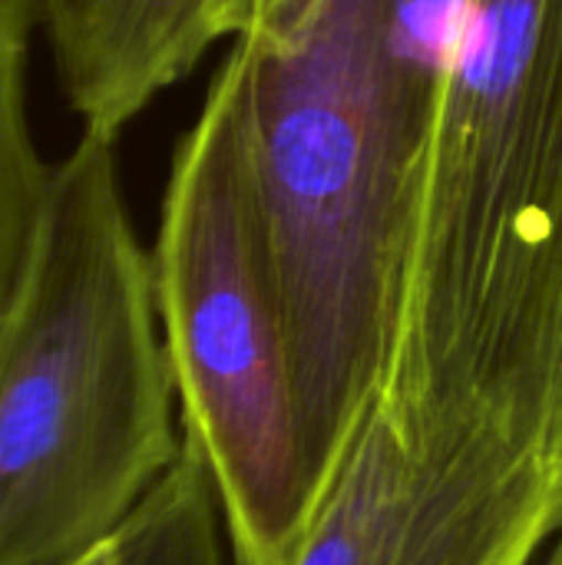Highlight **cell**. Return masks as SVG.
<instances>
[{"mask_svg":"<svg viewBox=\"0 0 562 565\" xmlns=\"http://www.w3.org/2000/svg\"><path fill=\"white\" fill-rule=\"evenodd\" d=\"M378 565L562 523V0H457L378 391L325 493Z\"/></svg>","mask_w":562,"mask_h":565,"instance_id":"1","label":"cell"},{"mask_svg":"<svg viewBox=\"0 0 562 565\" xmlns=\"http://www.w3.org/2000/svg\"><path fill=\"white\" fill-rule=\"evenodd\" d=\"M454 10L457 0H325L285 43L229 40L308 516L378 391Z\"/></svg>","mask_w":562,"mask_h":565,"instance_id":"2","label":"cell"},{"mask_svg":"<svg viewBox=\"0 0 562 565\" xmlns=\"http://www.w3.org/2000/svg\"><path fill=\"white\" fill-rule=\"evenodd\" d=\"M182 454L152 258L116 139L50 166L0 321V565H70L106 543Z\"/></svg>","mask_w":562,"mask_h":565,"instance_id":"3","label":"cell"},{"mask_svg":"<svg viewBox=\"0 0 562 565\" xmlns=\"http://www.w3.org/2000/svg\"><path fill=\"white\" fill-rule=\"evenodd\" d=\"M149 258L182 440L215 487L229 559L285 565L308 523V493L232 46L176 146Z\"/></svg>","mask_w":562,"mask_h":565,"instance_id":"4","label":"cell"},{"mask_svg":"<svg viewBox=\"0 0 562 565\" xmlns=\"http://www.w3.org/2000/svg\"><path fill=\"white\" fill-rule=\"evenodd\" d=\"M60 89L86 132L116 139L219 43V0H36Z\"/></svg>","mask_w":562,"mask_h":565,"instance_id":"5","label":"cell"},{"mask_svg":"<svg viewBox=\"0 0 562 565\" xmlns=\"http://www.w3.org/2000/svg\"><path fill=\"white\" fill-rule=\"evenodd\" d=\"M36 0H0V321L26 262L50 185L30 122Z\"/></svg>","mask_w":562,"mask_h":565,"instance_id":"6","label":"cell"},{"mask_svg":"<svg viewBox=\"0 0 562 565\" xmlns=\"http://www.w3.org/2000/svg\"><path fill=\"white\" fill-rule=\"evenodd\" d=\"M325 0H219V36L285 43L321 10Z\"/></svg>","mask_w":562,"mask_h":565,"instance_id":"7","label":"cell"},{"mask_svg":"<svg viewBox=\"0 0 562 565\" xmlns=\"http://www.w3.org/2000/svg\"><path fill=\"white\" fill-rule=\"evenodd\" d=\"M543 565H562V523L560 530H556V536L550 540L547 553H543Z\"/></svg>","mask_w":562,"mask_h":565,"instance_id":"8","label":"cell"}]
</instances>
